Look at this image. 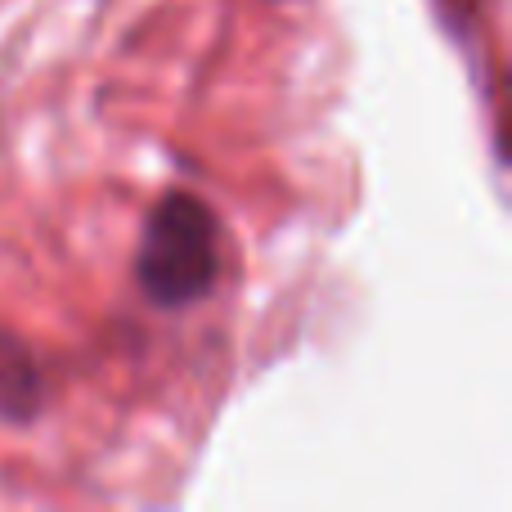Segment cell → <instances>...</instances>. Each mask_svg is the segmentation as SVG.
<instances>
[{"label":"cell","instance_id":"obj_2","mask_svg":"<svg viewBox=\"0 0 512 512\" xmlns=\"http://www.w3.org/2000/svg\"><path fill=\"white\" fill-rule=\"evenodd\" d=\"M36 396V378H32V364L18 355L14 342H5L0 337V400L9 405H23V400Z\"/></svg>","mask_w":512,"mask_h":512},{"label":"cell","instance_id":"obj_1","mask_svg":"<svg viewBox=\"0 0 512 512\" xmlns=\"http://www.w3.org/2000/svg\"><path fill=\"white\" fill-rule=\"evenodd\" d=\"M221 274V225L194 194H162L135 252L140 292L162 310L198 301Z\"/></svg>","mask_w":512,"mask_h":512}]
</instances>
